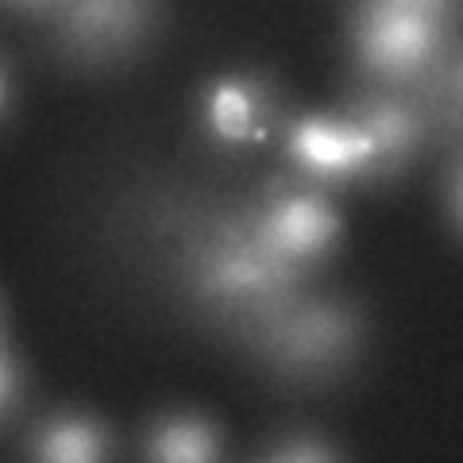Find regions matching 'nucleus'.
Here are the masks:
<instances>
[{
    "instance_id": "2",
    "label": "nucleus",
    "mask_w": 463,
    "mask_h": 463,
    "mask_svg": "<svg viewBox=\"0 0 463 463\" xmlns=\"http://www.w3.org/2000/svg\"><path fill=\"white\" fill-rule=\"evenodd\" d=\"M429 24L417 20L413 8H398V5H383L371 16L367 32H364V54L374 66L383 70H398L417 62L429 51Z\"/></svg>"
},
{
    "instance_id": "3",
    "label": "nucleus",
    "mask_w": 463,
    "mask_h": 463,
    "mask_svg": "<svg viewBox=\"0 0 463 463\" xmlns=\"http://www.w3.org/2000/svg\"><path fill=\"white\" fill-rule=\"evenodd\" d=\"M35 463H105V437L81 417H66L39 437Z\"/></svg>"
},
{
    "instance_id": "6",
    "label": "nucleus",
    "mask_w": 463,
    "mask_h": 463,
    "mask_svg": "<svg viewBox=\"0 0 463 463\" xmlns=\"http://www.w3.org/2000/svg\"><path fill=\"white\" fill-rule=\"evenodd\" d=\"M213 120L224 136H248L255 124V97L240 85H224L213 97Z\"/></svg>"
},
{
    "instance_id": "4",
    "label": "nucleus",
    "mask_w": 463,
    "mask_h": 463,
    "mask_svg": "<svg viewBox=\"0 0 463 463\" xmlns=\"http://www.w3.org/2000/svg\"><path fill=\"white\" fill-rule=\"evenodd\" d=\"M213 437L201 425H170L155 440V463H209Z\"/></svg>"
},
{
    "instance_id": "7",
    "label": "nucleus",
    "mask_w": 463,
    "mask_h": 463,
    "mask_svg": "<svg viewBox=\"0 0 463 463\" xmlns=\"http://www.w3.org/2000/svg\"><path fill=\"white\" fill-rule=\"evenodd\" d=\"M16 390H20V374L12 367V359L5 355V347H0V413L16 402Z\"/></svg>"
},
{
    "instance_id": "8",
    "label": "nucleus",
    "mask_w": 463,
    "mask_h": 463,
    "mask_svg": "<svg viewBox=\"0 0 463 463\" xmlns=\"http://www.w3.org/2000/svg\"><path fill=\"white\" fill-rule=\"evenodd\" d=\"M0 97H5V81H0Z\"/></svg>"
},
{
    "instance_id": "5",
    "label": "nucleus",
    "mask_w": 463,
    "mask_h": 463,
    "mask_svg": "<svg viewBox=\"0 0 463 463\" xmlns=\"http://www.w3.org/2000/svg\"><path fill=\"white\" fill-rule=\"evenodd\" d=\"M298 155L313 166H344L355 155V143L340 128H325V124H309L298 136Z\"/></svg>"
},
{
    "instance_id": "1",
    "label": "nucleus",
    "mask_w": 463,
    "mask_h": 463,
    "mask_svg": "<svg viewBox=\"0 0 463 463\" xmlns=\"http://www.w3.org/2000/svg\"><path fill=\"white\" fill-rule=\"evenodd\" d=\"M155 0H54L58 39L81 58H116L147 32Z\"/></svg>"
}]
</instances>
